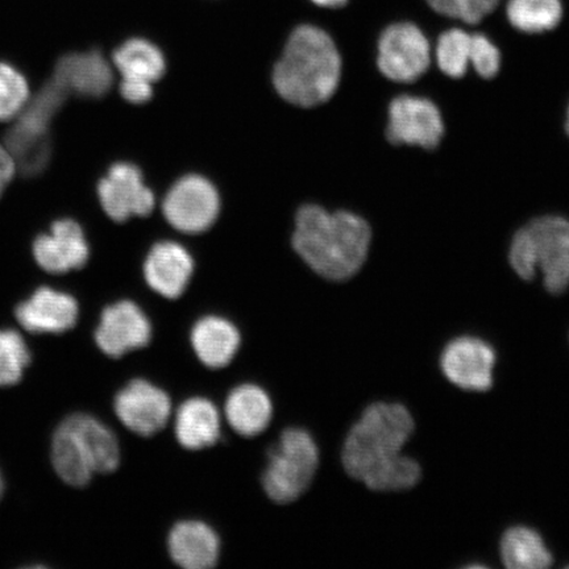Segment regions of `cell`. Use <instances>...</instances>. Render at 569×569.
Here are the masks:
<instances>
[{
	"label": "cell",
	"instance_id": "23",
	"mask_svg": "<svg viewBox=\"0 0 569 569\" xmlns=\"http://www.w3.org/2000/svg\"><path fill=\"white\" fill-rule=\"evenodd\" d=\"M174 432L178 443L191 451L216 445L220 438V415L211 401L191 398L178 409Z\"/></svg>",
	"mask_w": 569,
	"mask_h": 569
},
{
	"label": "cell",
	"instance_id": "20",
	"mask_svg": "<svg viewBox=\"0 0 569 569\" xmlns=\"http://www.w3.org/2000/svg\"><path fill=\"white\" fill-rule=\"evenodd\" d=\"M170 558L184 569H210L219 560V538L210 526L199 521L177 523L169 533Z\"/></svg>",
	"mask_w": 569,
	"mask_h": 569
},
{
	"label": "cell",
	"instance_id": "26",
	"mask_svg": "<svg viewBox=\"0 0 569 569\" xmlns=\"http://www.w3.org/2000/svg\"><path fill=\"white\" fill-rule=\"evenodd\" d=\"M472 34L466 31L453 30L440 34L437 46V61L439 69L451 78L465 77L471 66Z\"/></svg>",
	"mask_w": 569,
	"mask_h": 569
},
{
	"label": "cell",
	"instance_id": "14",
	"mask_svg": "<svg viewBox=\"0 0 569 569\" xmlns=\"http://www.w3.org/2000/svg\"><path fill=\"white\" fill-rule=\"evenodd\" d=\"M440 365L447 379L462 390L487 391L493 386L496 352L482 339H453L446 346Z\"/></svg>",
	"mask_w": 569,
	"mask_h": 569
},
{
	"label": "cell",
	"instance_id": "25",
	"mask_svg": "<svg viewBox=\"0 0 569 569\" xmlns=\"http://www.w3.org/2000/svg\"><path fill=\"white\" fill-rule=\"evenodd\" d=\"M563 16L560 0H509L508 18L518 31L542 33L558 27Z\"/></svg>",
	"mask_w": 569,
	"mask_h": 569
},
{
	"label": "cell",
	"instance_id": "34",
	"mask_svg": "<svg viewBox=\"0 0 569 569\" xmlns=\"http://www.w3.org/2000/svg\"><path fill=\"white\" fill-rule=\"evenodd\" d=\"M566 128H567V132L569 134V109H568V117H567V124H566Z\"/></svg>",
	"mask_w": 569,
	"mask_h": 569
},
{
	"label": "cell",
	"instance_id": "27",
	"mask_svg": "<svg viewBox=\"0 0 569 569\" xmlns=\"http://www.w3.org/2000/svg\"><path fill=\"white\" fill-rule=\"evenodd\" d=\"M30 362V350L20 333L0 330V387L16 386Z\"/></svg>",
	"mask_w": 569,
	"mask_h": 569
},
{
	"label": "cell",
	"instance_id": "28",
	"mask_svg": "<svg viewBox=\"0 0 569 569\" xmlns=\"http://www.w3.org/2000/svg\"><path fill=\"white\" fill-rule=\"evenodd\" d=\"M30 98L24 76L9 63L0 62V122L16 119Z\"/></svg>",
	"mask_w": 569,
	"mask_h": 569
},
{
	"label": "cell",
	"instance_id": "29",
	"mask_svg": "<svg viewBox=\"0 0 569 569\" xmlns=\"http://www.w3.org/2000/svg\"><path fill=\"white\" fill-rule=\"evenodd\" d=\"M500 0H427L440 16L478 24L492 12Z\"/></svg>",
	"mask_w": 569,
	"mask_h": 569
},
{
	"label": "cell",
	"instance_id": "8",
	"mask_svg": "<svg viewBox=\"0 0 569 569\" xmlns=\"http://www.w3.org/2000/svg\"><path fill=\"white\" fill-rule=\"evenodd\" d=\"M220 210L219 194L213 184L201 176L181 178L169 190L162 212L169 224L184 233L209 230Z\"/></svg>",
	"mask_w": 569,
	"mask_h": 569
},
{
	"label": "cell",
	"instance_id": "21",
	"mask_svg": "<svg viewBox=\"0 0 569 569\" xmlns=\"http://www.w3.org/2000/svg\"><path fill=\"white\" fill-rule=\"evenodd\" d=\"M191 346L206 367L222 369L239 351L240 333L230 320L206 317L198 320L191 330Z\"/></svg>",
	"mask_w": 569,
	"mask_h": 569
},
{
	"label": "cell",
	"instance_id": "13",
	"mask_svg": "<svg viewBox=\"0 0 569 569\" xmlns=\"http://www.w3.org/2000/svg\"><path fill=\"white\" fill-rule=\"evenodd\" d=\"M119 421L137 436L149 438L160 432L172 415L166 391L146 380H133L116 398Z\"/></svg>",
	"mask_w": 569,
	"mask_h": 569
},
{
	"label": "cell",
	"instance_id": "16",
	"mask_svg": "<svg viewBox=\"0 0 569 569\" xmlns=\"http://www.w3.org/2000/svg\"><path fill=\"white\" fill-rule=\"evenodd\" d=\"M89 254L82 227L71 219L57 220L49 233H41L33 241L36 262L52 274L81 269L87 264Z\"/></svg>",
	"mask_w": 569,
	"mask_h": 569
},
{
	"label": "cell",
	"instance_id": "30",
	"mask_svg": "<svg viewBox=\"0 0 569 569\" xmlns=\"http://www.w3.org/2000/svg\"><path fill=\"white\" fill-rule=\"evenodd\" d=\"M471 66L486 80L497 76L501 67V54L487 36L472 34Z\"/></svg>",
	"mask_w": 569,
	"mask_h": 569
},
{
	"label": "cell",
	"instance_id": "31",
	"mask_svg": "<svg viewBox=\"0 0 569 569\" xmlns=\"http://www.w3.org/2000/svg\"><path fill=\"white\" fill-rule=\"evenodd\" d=\"M17 163L7 148L0 146V197L17 173Z\"/></svg>",
	"mask_w": 569,
	"mask_h": 569
},
{
	"label": "cell",
	"instance_id": "7",
	"mask_svg": "<svg viewBox=\"0 0 569 569\" xmlns=\"http://www.w3.org/2000/svg\"><path fill=\"white\" fill-rule=\"evenodd\" d=\"M318 465V447L310 433L301 429L284 430L269 452L262 478L267 496L277 503L297 501L315 480Z\"/></svg>",
	"mask_w": 569,
	"mask_h": 569
},
{
	"label": "cell",
	"instance_id": "22",
	"mask_svg": "<svg viewBox=\"0 0 569 569\" xmlns=\"http://www.w3.org/2000/svg\"><path fill=\"white\" fill-rule=\"evenodd\" d=\"M224 416L234 432L252 438L267 430L272 421L273 405L266 390L246 383L234 388L227 398Z\"/></svg>",
	"mask_w": 569,
	"mask_h": 569
},
{
	"label": "cell",
	"instance_id": "24",
	"mask_svg": "<svg viewBox=\"0 0 569 569\" xmlns=\"http://www.w3.org/2000/svg\"><path fill=\"white\" fill-rule=\"evenodd\" d=\"M501 559L510 569H543L553 560L542 537L526 526H515L503 533Z\"/></svg>",
	"mask_w": 569,
	"mask_h": 569
},
{
	"label": "cell",
	"instance_id": "15",
	"mask_svg": "<svg viewBox=\"0 0 569 569\" xmlns=\"http://www.w3.org/2000/svg\"><path fill=\"white\" fill-rule=\"evenodd\" d=\"M152 326L137 303L120 301L106 308L96 331V341L110 358L139 350L149 345Z\"/></svg>",
	"mask_w": 569,
	"mask_h": 569
},
{
	"label": "cell",
	"instance_id": "1",
	"mask_svg": "<svg viewBox=\"0 0 569 569\" xmlns=\"http://www.w3.org/2000/svg\"><path fill=\"white\" fill-rule=\"evenodd\" d=\"M412 431L415 419L403 405H371L346 439L341 461L347 473L381 492L415 487L421 479V467L402 455Z\"/></svg>",
	"mask_w": 569,
	"mask_h": 569
},
{
	"label": "cell",
	"instance_id": "2",
	"mask_svg": "<svg viewBox=\"0 0 569 569\" xmlns=\"http://www.w3.org/2000/svg\"><path fill=\"white\" fill-rule=\"evenodd\" d=\"M371 229L355 213L329 212L319 206L298 211L293 246L315 272L332 281H343L365 264Z\"/></svg>",
	"mask_w": 569,
	"mask_h": 569
},
{
	"label": "cell",
	"instance_id": "12",
	"mask_svg": "<svg viewBox=\"0 0 569 569\" xmlns=\"http://www.w3.org/2000/svg\"><path fill=\"white\" fill-rule=\"evenodd\" d=\"M98 197L107 216L116 222L147 217L154 209V196L132 163L119 162L98 183Z\"/></svg>",
	"mask_w": 569,
	"mask_h": 569
},
{
	"label": "cell",
	"instance_id": "18",
	"mask_svg": "<svg viewBox=\"0 0 569 569\" xmlns=\"http://www.w3.org/2000/svg\"><path fill=\"white\" fill-rule=\"evenodd\" d=\"M17 319L32 333H62L76 326L78 303L62 291L40 288L30 300L18 306Z\"/></svg>",
	"mask_w": 569,
	"mask_h": 569
},
{
	"label": "cell",
	"instance_id": "9",
	"mask_svg": "<svg viewBox=\"0 0 569 569\" xmlns=\"http://www.w3.org/2000/svg\"><path fill=\"white\" fill-rule=\"evenodd\" d=\"M430 44L425 33L411 23L387 28L379 42V69L389 80L410 83L430 67Z\"/></svg>",
	"mask_w": 569,
	"mask_h": 569
},
{
	"label": "cell",
	"instance_id": "4",
	"mask_svg": "<svg viewBox=\"0 0 569 569\" xmlns=\"http://www.w3.org/2000/svg\"><path fill=\"white\" fill-rule=\"evenodd\" d=\"M52 461L68 486H89L96 473L116 472L120 465L118 439L109 427L88 415H73L56 430Z\"/></svg>",
	"mask_w": 569,
	"mask_h": 569
},
{
	"label": "cell",
	"instance_id": "10",
	"mask_svg": "<svg viewBox=\"0 0 569 569\" xmlns=\"http://www.w3.org/2000/svg\"><path fill=\"white\" fill-rule=\"evenodd\" d=\"M443 134L442 116L429 99L401 96L390 103L387 138L391 144L433 149Z\"/></svg>",
	"mask_w": 569,
	"mask_h": 569
},
{
	"label": "cell",
	"instance_id": "33",
	"mask_svg": "<svg viewBox=\"0 0 569 569\" xmlns=\"http://www.w3.org/2000/svg\"><path fill=\"white\" fill-rule=\"evenodd\" d=\"M3 489H4V483H3L2 475H0V498H2V496H3Z\"/></svg>",
	"mask_w": 569,
	"mask_h": 569
},
{
	"label": "cell",
	"instance_id": "32",
	"mask_svg": "<svg viewBox=\"0 0 569 569\" xmlns=\"http://www.w3.org/2000/svg\"><path fill=\"white\" fill-rule=\"evenodd\" d=\"M312 2L322 7H330V9H338L347 4L348 0H312Z\"/></svg>",
	"mask_w": 569,
	"mask_h": 569
},
{
	"label": "cell",
	"instance_id": "17",
	"mask_svg": "<svg viewBox=\"0 0 569 569\" xmlns=\"http://www.w3.org/2000/svg\"><path fill=\"white\" fill-rule=\"evenodd\" d=\"M52 80L68 97L101 98L110 91L113 73L102 53H70L57 61Z\"/></svg>",
	"mask_w": 569,
	"mask_h": 569
},
{
	"label": "cell",
	"instance_id": "19",
	"mask_svg": "<svg viewBox=\"0 0 569 569\" xmlns=\"http://www.w3.org/2000/svg\"><path fill=\"white\" fill-rule=\"evenodd\" d=\"M193 269L194 262L187 249L172 241H162L148 253L144 276L156 293L174 300L187 290Z\"/></svg>",
	"mask_w": 569,
	"mask_h": 569
},
{
	"label": "cell",
	"instance_id": "11",
	"mask_svg": "<svg viewBox=\"0 0 569 569\" xmlns=\"http://www.w3.org/2000/svg\"><path fill=\"white\" fill-rule=\"evenodd\" d=\"M113 66L122 76L120 92L126 101L141 104L153 96L152 84L166 73V59L160 49L142 39H132L112 56Z\"/></svg>",
	"mask_w": 569,
	"mask_h": 569
},
{
	"label": "cell",
	"instance_id": "3",
	"mask_svg": "<svg viewBox=\"0 0 569 569\" xmlns=\"http://www.w3.org/2000/svg\"><path fill=\"white\" fill-rule=\"evenodd\" d=\"M341 60L336 42L315 26H301L290 34L273 71L279 94L301 107L322 104L337 91Z\"/></svg>",
	"mask_w": 569,
	"mask_h": 569
},
{
	"label": "cell",
	"instance_id": "6",
	"mask_svg": "<svg viewBox=\"0 0 569 569\" xmlns=\"http://www.w3.org/2000/svg\"><path fill=\"white\" fill-rule=\"evenodd\" d=\"M68 96L51 80L30 98L4 134V147L26 177L42 173L52 159L51 123Z\"/></svg>",
	"mask_w": 569,
	"mask_h": 569
},
{
	"label": "cell",
	"instance_id": "5",
	"mask_svg": "<svg viewBox=\"0 0 569 569\" xmlns=\"http://www.w3.org/2000/svg\"><path fill=\"white\" fill-rule=\"evenodd\" d=\"M509 259L523 280H532L539 269L546 289L552 295L563 293L569 287V220L560 217L532 220L516 233Z\"/></svg>",
	"mask_w": 569,
	"mask_h": 569
}]
</instances>
